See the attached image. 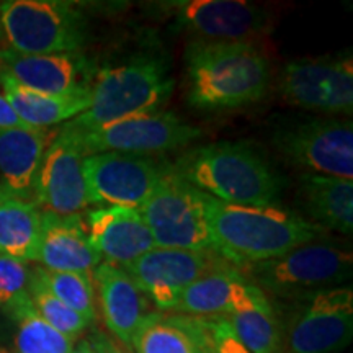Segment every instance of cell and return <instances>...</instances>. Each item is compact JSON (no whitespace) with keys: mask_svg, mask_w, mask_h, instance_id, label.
Wrapping results in <instances>:
<instances>
[{"mask_svg":"<svg viewBox=\"0 0 353 353\" xmlns=\"http://www.w3.org/2000/svg\"><path fill=\"white\" fill-rule=\"evenodd\" d=\"M187 100L200 110H232L262 100L270 64L254 41L193 39L185 51Z\"/></svg>","mask_w":353,"mask_h":353,"instance_id":"obj_1","label":"cell"},{"mask_svg":"<svg viewBox=\"0 0 353 353\" xmlns=\"http://www.w3.org/2000/svg\"><path fill=\"white\" fill-rule=\"evenodd\" d=\"M213 250L234 267L265 262L319 239L322 229L276 206L231 205L206 195Z\"/></svg>","mask_w":353,"mask_h":353,"instance_id":"obj_2","label":"cell"},{"mask_svg":"<svg viewBox=\"0 0 353 353\" xmlns=\"http://www.w3.org/2000/svg\"><path fill=\"white\" fill-rule=\"evenodd\" d=\"M170 167L200 192L231 205L272 206L281 190L275 170L245 143L201 145Z\"/></svg>","mask_w":353,"mask_h":353,"instance_id":"obj_3","label":"cell"},{"mask_svg":"<svg viewBox=\"0 0 353 353\" xmlns=\"http://www.w3.org/2000/svg\"><path fill=\"white\" fill-rule=\"evenodd\" d=\"M174 92V79L164 61L141 56L120 65L103 68L92 83V103L65 128L88 131L138 114L157 113Z\"/></svg>","mask_w":353,"mask_h":353,"instance_id":"obj_4","label":"cell"},{"mask_svg":"<svg viewBox=\"0 0 353 353\" xmlns=\"http://www.w3.org/2000/svg\"><path fill=\"white\" fill-rule=\"evenodd\" d=\"M237 268L265 294L303 299L317 291L345 286L353 273V257L341 247L311 242L278 259Z\"/></svg>","mask_w":353,"mask_h":353,"instance_id":"obj_5","label":"cell"},{"mask_svg":"<svg viewBox=\"0 0 353 353\" xmlns=\"http://www.w3.org/2000/svg\"><path fill=\"white\" fill-rule=\"evenodd\" d=\"M0 21L8 48L20 54L81 52L88 37L85 15L57 0L0 2Z\"/></svg>","mask_w":353,"mask_h":353,"instance_id":"obj_6","label":"cell"},{"mask_svg":"<svg viewBox=\"0 0 353 353\" xmlns=\"http://www.w3.org/2000/svg\"><path fill=\"white\" fill-rule=\"evenodd\" d=\"M156 247L183 250H213L206 218V193L165 172L151 196L139 208Z\"/></svg>","mask_w":353,"mask_h":353,"instance_id":"obj_7","label":"cell"},{"mask_svg":"<svg viewBox=\"0 0 353 353\" xmlns=\"http://www.w3.org/2000/svg\"><path fill=\"white\" fill-rule=\"evenodd\" d=\"M81 145L85 156L99 152H121L151 156L175 151L200 139L203 131L170 112H157L123 118L120 121L88 131L63 126Z\"/></svg>","mask_w":353,"mask_h":353,"instance_id":"obj_8","label":"cell"},{"mask_svg":"<svg viewBox=\"0 0 353 353\" xmlns=\"http://www.w3.org/2000/svg\"><path fill=\"white\" fill-rule=\"evenodd\" d=\"M273 144L281 156L306 174L353 176V126L337 118H311L278 128Z\"/></svg>","mask_w":353,"mask_h":353,"instance_id":"obj_9","label":"cell"},{"mask_svg":"<svg viewBox=\"0 0 353 353\" xmlns=\"http://www.w3.org/2000/svg\"><path fill=\"white\" fill-rule=\"evenodd\" d=\"M214 250L154 249L125 267L139 290L161 312H174L183 291L201 276L229 267Z\"/></svg>","mask_w":353,"mask_h":353,"instance_id":"obj_10","label":"cell"},{"mask_svg":"<svg viewBox=\"0 0 353 353\" xmlns=\"http://www.w3.org/2000/svg\"><path fill=\"white\" fill-rule=\"evenodd\" d=\"M149 156L99 152L83 159L90 205L139 210L169 170Z\"/></svg>","mask_w":353,"mask_h":353,"instance_id":"obj_11","label":"cell"},{"mask_svg":"<svg viewBox=\"0 0 353 353\" xmlns=\"http://www.w3.org/2000/svg\"><path fill=\"white\" fill-rule=\"evenodd\" d=\"M286 329L290 353H337L353 337V290L337 286L301 299Z\"/></svg>","mask_w":353,"mask_h":353,"instance_id":"obj_12","label":"cell"},{"mask_svg":"<svg viewBox=\"0 0 353 353\" xmlns=\"http://www.w3.org/2000/svg\"><path fill=\"white\" fill-rule=\"evenodd\" d=\"M280 92L288 103L298 108L352 114V57L291 61L280 74Z\"/></svg>","mask_w":353,"mask_h":353,"instance_id":"obj_13","label":"cell"},{"mask_svg":"<svg viewBox=\"0 0 353 353\" xmlns=\"http://www.w3.org/2000/svg\"><path fill=\"white\" fill-rule=\"evenodd\" d=\"M179 26L201 41H254L270 30L267 8L241 0H183L162 3Z\"/></svg>","mask_w":353,"mask_h":353,"instance_id":"obj_14","label":"cell"},{"mask_svg":"<svg viewBox=\"0 0 353 353\" xmlns=\"http://www.w3.org/2000/svg\"><path fill=\"white\" fill-rule=\"evenodd\" d=\"M83 159L76 138L61 128L44 154L34 183L33 200L43 213L77 216L90 205Z\"/></svg>","mask_w":353,"mask_h":353,"instance_id":"obj_15","label":"cell"},{"mask_svg":"<svg viewBox=\"0 0 353 353\" xmlns=\"http://www.w3.org/2000/svg\"><path fill=\"white\" fill-rule=\"evenodd\" d=\"M95 68L82 52L20 54L6 46L0 50V76L41 94L63 95L90 87Z\"/></svg>","mask_w":353,"mask_h":353,"instance_id":"obj_16","label":"cell"},{"mask_svg":"<svg viewBox=\"0 0 353 353\" xmlns=\"http://www.w3.org/2000/svg\"><path fill=\"white\" fill-rule=\"evenodd\" d=\"M270 303L267 294L257 288L239 268H226L201 276L183 291L174 309L175 314L198 317H223Z\"/></svg>","mask_w":353,"mask_h":353,"instance_id":"obj_17","label":"cell"},{"mask_svg":"<svg viewBox=\"0 0 353 353\" xmlns=\"http://www.w3.org/2000/svg\"><path fill=\"white\" fill-rule=\"evenodd\" d=\"M87 234L103 262L125 268L154 249L156 242L139 210L105 206L87 214Z\"/></svg>","mask_w":353,"mask_h":353,"instance_id":"obj_18","label":"cell"},{"mask_svg":"<svg viewBox=\"0 0 353 353\" xmlns=\"http://www.w3.org/2000/svg\"><path fill=\"white\" fill-rule=\"evenodd\" d=\"M94 285L99 288L100 311L105 325L123 347L131 348L136 330L149 314V299L125 268L101 262L95 268Z\"/></svg>","mask_w":353,"mask_h":353,"instance_id":"obj_19","label":"cell"},{"mask_svg":"<svg viewBox=\"0 0 353 353\" xmlns=\"http://www.w3.org/2000/svg\"><path fill=\"white\" fill-rule=\"evenodd\" d=\"M37 262L51 272H72L92 275L101 263L88 239L85 221L77 216L43 213Z\"/></svg>","mask_w":353,"mask_h":353,"instance_id":"obj_20","label":"cell"},{"mask_svg":"<svg viewBox=\"0 0 353 353\" xmlns=\"http://www.w3.org/2000/svg\"><path fill=\"white\" fill-rule=\"evenodd\" d=\"M57 132L41 128H3L0 130V175L8 190L33 200L34 183ZM34 201V200H33Z\"/></svg>","mask_w":353,"mask_h":353,"instance_id":"obj_21","label":"cell"},{"mask_svg":"<svg viewBox=\"0 0 353 353\" xmlns=\"http://www.w3.org/2000/svg\"><path fill=\"white\" fill-rule=\"evenodd\" d=\"M0 85L3 87V97L13 112L28 128L48 130L54 125L70 121L88 110L92 103V85L63 95L30 90L3 76H0Z\"/></svg>","mask_w":353,"mask_h":353,"instance_id":"obj_22","label":"cell"},{"mask_svg":"<svg viewBox=\"0 0 353 353\" xmlns=\"http://www.w3.org/2000/svg\"><path fill=\"white\" fill-rule=\"evenodd\" d=\"M299 195L312 224L321 229L352 236L353 182L329 175L303 174Z\"/></svg>","mask_w":353,"mask_h":353,"instance_id":"obj_23","label":"cell"},{"mask_svg":"<svg viewBox=\"0 0 353 353\" xmlns=\"http://www.w3.org/2000/svg\"><path fill=\"white\" fill-rule=\"evenodd\" d=\"M43 211L33 200L0 183V255L28 263L37 260Z\"/></svg>","mask_w":353,"mask_h":353,"instance_id":"obj_24","label":"cell"},{"mask_svg":"<svg viewBox=\"0 0 353 353\" xmlns=\"http://www.w3.org/2000/svg\"><path fill=\"white\" fill-rule=\"evenodd\" d=\"M195 316L149 312L132 337L134 353H200Z\"/></svg>","mask_w":353,"mask_h":353,"instance_id":"obj_25","label":"cell"},{"mask_svg":"<svg viewBox=\"0 0 353 353\" xmlns=\"http://www.w3.org/2000/svg\"><path fill=\"white\" fill-rule=\"evenodd\" d=\"M3 309L15 325L13 348L19 353H70L76 347L77 341L61 334L38 314L28 290Z\"/></svg>","mask_w":353,"mask_h":353,"instance_id":"obj_26","label":"cell"},{"mask_svg":"<svg viewBox=\"0 0 353 353\" xmlns=\"http://www.w3.org/2000/svg\"><path fill=\"white\" fill-rule=\"evenodd\" d=\"M232 337L249 353H281V325L272 303L224 316Z\"/></svg>","mask_w":353,"mask_h":353,"instance_id":"obj_27","label":"cell"},{"mask_svg":"<svg viewBox=\"0 0 353 353\" xmlns=\"http://www.w3.org/2000/svg\"><path fill=\"white\" fill-rule=\"evenodd\" d=\"M32 273L52 296L81 314L90 324L95 322L97 301L94 276L87 273L51 272L43 267L33 268Z\"/></svg>","mask_w":353,"mask_h":353,"instance_id":"obj_28","label":"cell"},{"mask_svg":"<svg viewBox=\"0 0 353 353\" xmlns=\"http://www.w3.org/2000/svg\"><path fill=\"white\" fill-rule=\"evenodd\" d=\"M28 296L32 299L33 307L48 324H51L56 330L74 339V341H77L83 330H87L90 325V322L83 319L81 314H77L76 311H72L64 303L52 296L50 291L33 276V273L30 278Z\"/></svg>","mask_w":353,"mask_h":353,"instance_id":"obj_29","label":"cell"},{"mask_svg":"<svg viewBox=\"0 0 353 353\" xmlns=\"http://www.w3.org/2000/svg\"><path fill=\"white\" fill-rule=\"evenodd\" d=\"M195 317L200 329V353H249L232 337L224 316Z\"/></svg>","mask_w":353,"mask_h":353,"instance_id":"obj_30","label":"cell"},{"mask_svg":"<svg viewBox=\"0 0 353 353\" xmlns=\"http://www.w3.org/2000/svg\"><path fill=\"white\" fill-rule=\"evenodd\" d=\"M32 270L21 260L0 255V307H6L13 299L28 290Z\"/></svg>","mask_w":353,"mask_h":353,"instance_id":"obj_31","label":"cell"},{"mask_svg":"<svg viewBox=\"0 0 353 353\" xmlns=\"http://www.w3.org/2000/svg\"><path fill=\"white\" fill-rule=\"evenodd\" d=\"M3 128H26L19 117H17L13 108L10 107L6 97L0 94V130Z\"/></svg>","mask_w":353,"mask_h":353,"instance_id":"obj_32","label":"cell"},{"mask_svg":"<svg viewBox=\"0 0 353 353\" xmlns=\"http://www.w3.org/2000/svg\"><path fill=\"white\" fill-rule=\"evenodd\" d=\"M90 342L94 343V347L97 348V353H134L131 352L130 348L123 347L121 343L117 345V343L112 342L108 337H105V335L101 334L94 335V337L90 339Z\"/></svg>","mask_w":353,"mask_h":353,"instance_id":"obj_33","label":"cell"},{"mask_svg":"<svg viewBox=\"0 0 353 353\" xmlns=\"http://www.w3.org/2000/svg\"><path fill=\"white\" fill-rule=\"evenodd\" d=\"M70 353H97V348L90 342V339H82V341L76 343V347H74V350Z\"/></svg>","mask_w":353,"mask_h":353,"instance_id":"obj_34","label":"cell"},{"mask_svg":"<svg viewBox=\"0 0 353 353\" xmlns=\"http://www.w3.org/2000/svg\"><path fill=\"white\" fill-rule=\"evenodd\" d=\"M7 43H6V34H3V28H2V21H0V50L2 48H6Z\"/></svg>","mask_w":353,"mask_h":353,"instance_id":"obj_35","label":"cell"},{"mask_svg":"<svg viewBox=\"0 0 353 353\" xmlns=\"http://www.w3.org/2000/svg\"><path fill=\"white\" fill-rule=\"evenodd\" d=\"M0 353H19V352H17L15 348H8V347L0 345Z\"/></svg>","mask_w":353,"mask_h":353,"instance_id":"obj_36","label":"cell"}]
</instances>
